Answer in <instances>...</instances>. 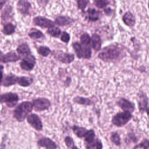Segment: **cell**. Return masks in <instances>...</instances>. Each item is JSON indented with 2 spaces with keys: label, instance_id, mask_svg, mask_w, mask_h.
Listing matches in <instances>:
<instances>
[{
  "label": "cell",
  "instance_id": "obj_28",
  "mask_svg": "<svg viewBox=\"0 0 149 149\" xmlns=\"http://www.w3.org/2000/svg\"><path fill=\"white\" fill-rule=\"evenodd\" d=\"M37 51L40 55L43 57H47L52 53L51 49L45 45L39 46L37 49Z\"/></svg>",
  "mask_w": 149,
  "mask_h": 149
},
{
  "label": "cell",
  "instance_id": "obj_49",
  "mask_svg": "<svg viewBox=\"0 0 149 149\" xmlns=\"http://www.w3.org/2000/svg\"><path fill=\"white\" fill-rule=\"evenodd\" d=\"M4 148H5V147H3V148H1V149H3Z\"/></svg>",
  "mask_w": 149,
  "mask_h": 149
},
{
  "label": "cell",
  "instance_id": "obj_9",
  "mask_svg": "<svg viewBox=\"0 0 149 149\" xmlns=\"http://www.w3.org/2000/svg\"><path fill=\"white\" fill-rule=\"evenodd\" d=\"M137 102L139 111L141 113L146 112L148 105V98L143 90H140L137 94Z\"/></svg>",
  "mask_w": 149,
  "mask_h": 149
},
{
  "label": "cell",
  "instance_id": "obj_1",
  "mask_svg": "<svg viewBox=\"0 0 149 149\" xmlns=\"http://www.w3.org/2000/svg\"><path fill=\"white\" fill-rule=\"evenodd\" d=\"M124 56L123 49L114 44L104 48L98 54V58L105 62H114L121 60Z\"/></svg>",
  "mask_w": 149,
  "mask_h": 149
},
{
  "label": "cell",
  "instance_id": "obj_41",
  "mask_svg": "<svg viewBox=\"0 0 149 149\" xmlns=\"http://www.w3.org/2000/svg\"><path fill=\"white\" fill-rule=\"evenodd\" d=\"M3 70L4 67L2 64H0V85H1L2 81L3 79Z\"/></svg>",
  "mask_w": 149,
  "mask_h": 149
},
{
  "label": "cell",
  "instance_id": "obj_14",
  "mask_svg": "<svg viewBox=\"0 0 149 149\" xmlns=\"http://www.w3.org/2000/svg\"><path fill=\"white\" fill-rule=\"evenodd\" d=\"M37 144L40 147L45 149H57L58 146L56 143L51 139L44 137L40 139L37 141Z\"/></svg>",
  "mask_w": 149,
  "mask_h": 149
},
{
  "label": "cell",
  "instance_id": "obj_45",
  "mask_svg": "<svg viewBox=\"0 0 149 149\" xmlns=\"http://www.w3.org/2000/svg\"><path fill=\"white\" fill-rule=\"evenodd\" d=\"M70 149H79V148L77 147V146H76V145H74Z\"/></svg>",
  "mask_w": 149,
  "mask_h": 149
},
{
  "label": "cell",
  "instance_id": "obj_13",
  "mask_svg": "<svg viewBox=\"0 0 149 149\" xmlns=\"http://www.w3.org/2000/svg\"><path fill=\"white\" fill-rule=\"evenodd\" d=\"M31 7V3L27 0H19L16 3L17 10L24 16L29 15Z\"/></svg>",
  "mask_w": 149,
  "mask_h": 149
},
{
  "label": "cell",
  "instance_id": "obj_15",
  "mask_svg": "<svg viewBox=\"0 0 149 149\" xmlns=\"http://www.w3.org/2000/svg\"><path fill=\"white\" fill-rule=\"evenodd\" d=\"M20 59L21 57L17 54H16L14 51H11L5 54H3L0 59V62L5 63L9 62H15L18 61Z\"/></svg>",
  "mask_w": 149,
  "mask_h": 149
},
{
  "label": "cell",
  "instance_id": "obj_37",
  "mask_svg": "<svg viewBox=\"0 0 149 149\" xmlns=\"http://www.w3.org/2000/svg\"><path fill=\"white\" fill-rule=\"evenodd\" d=\"M64 142L65 145L66 146V147L69 148H71L74 145H75L74 144V141L73 140V139H72V137H71L69 136H66L65 138H64Z\"/></svg>",
  "mask_w": 149,
  "mask_h": 149
},
{
  "label": "cell",
  "instance_id": "obj_21",
  "mask_svg": "<svg viewBox=\"0 0 149 149\" xmlns=\"http://www.w3.org/2000/svg\"><path fill=\"white\" fill-rule=\"evenodd\" d=\"M122 20L126 25L130 27L134 26L136 23L134 16L130 12H126L123 15Z\"/></svg>",
  "mask_w": 149,
  "mask_h": 149
},
{
  "label": "cell",
  "instance_id": "obj_43",
  "mask_svg": "<svg viewBox=\"0 0 149 149\" xmlns=\"http://www.w3.org/2000/svg\"><path fill=\"white\" fill-rule=\"evenodd\" d=\"M104 11L105 12V13L107 14H109L110 12H111V9L110 8H107V9H104Z\"/></svg>",
  "mask_w": 149,
  "mask_h": 149
},
{
  "label": "cell",
  "instance_id": "obj_2",
  "mask_svg": "<svg viewBox=\"0 0 149 149\" xmlns=\"http://www.w3.org/2000/svg\"><path fill=\"white\" fill-rule=\"evenodd\" d=\"M33 107L32 102L23 101L19 104L13 111V117L15 119L22 122L26 119L29 114L33 111Z\"/></svg>",
  "mask_w": 149,
  "mask_h": 149
},
{
  "label": "cell",
  "instance_id": "obj_48",
  "mask_svg": "<svg viewBox=\"0 0 149 149\" xmlns=\"http://www.w3.org/2000/svg\"><path fill=\"white\" fill-rule=\"evenodd\" d=\"M148 9H149V2H148Z\"/></svg>",
  "mask_w": 149,
  "mask_h": 149
},
{
  "label": "cell",
  "instance_id": "obj_10",
  "mask_svg": "<svg viewBox=\"0 0 149 149\" xmlns=\"http://www.w3.org/2000/svg\"><path fill=\"white\" fill-rule=\"evenodd\" d=\"M28 123L35 130L40 131L42 129L43 125L40 118L36 113H30L26 118Z\"/></svg>",
  "mask_w": 149,
  "mask_h": 149
},
{
  "label": "cell",
  "instance_id": "obj_4",
  "mask_svg": "<svg viewBox=\"0 0 149 149\" xmlns=\"http://www.w3.org/2000/svg\"><path fill=\"white\" fill-rule=\"evenodd\" d=\"M19 100V95L15 93L10 92L0 94V104L5 103L9 108L15 107Z\"/></svg>",
  "mask_w": 149,
  "mask_h": 149
},
{
  "label": "cell",
  "instance_id": "obj_27",
  "mask_svg": "<svg viewBox=\"0 0 149 149\" xmlns=\"http://www.w3.org/2000/svg\"><path fill=\"white\" fill-rule=\"evenodd\" d=\"M88 17L90 21L95 22L99 19L100 13L98 11L93 8H89L87 10Z\"/></svg>",
  "mask_w": 149,
  "mask_h": 149
},
{
  "label": "cell",
  "instance_id": "obj_38",
  "mask_svg": "<svg viewBox=\"0 0 149 149\" xmlns=\"http://www.w3.org/2000/svg\"><path fill=\"white\" fill-rule=\"evenodd\" d=\"M89 0H77V8L81 10H84L87 6Z\"/></svg>",
  "mask_w": 149,
  "mask_h": 149
},
{
  "label": "cell",
  "instance_id": "obj_42",
  "mask_svg": "<svg viewBox=\"0 0 149 149\" xmlns=\"http://www.w3.org/2000/svg\"><path fill=\"white\" fill-rule=\"evenodd\" d=\"M8 0H0V11L2 10L3 8L6 4Z\"/></svg>",
  "mask_w": 149,
  "mask_h": 149
},
{
  "label": "cell",
  "instance_id": "obj_40",
  "mask_svg": "<svg viewBox=\"0 0 149 149\" xmlns=\"http://www.w3.org/2000/svg\"><path fill=\"white\" fill-rule=\"evenodd\" d=\"M126 139H127V141H129L130 139L131 141L134 143H136L138 141V139L137 138V137L135 136L134 133H128L127 135Z\"/></svg>",
  "mask_w": 149,
  "mask_h": 149
},
{
  "label": "cell",
  "instance_id": "obj_5",
  "mask_svg": "<svg viewBox=\"0 0 149 149\" xmlns=\"http://www.w3.org/2000/svg\"><path fill=\"white\" fill-rule=\"evenodd\" d=\"M33 109L36 111H44L48 109L51 106V103L50 101L44 97L37 98L32 101Z\"/></svg>",
  "mask_w": 149,
  "mask_h": 149
},
{
  "label": "cell",
  "instance_id": "obj_7",
  "mask_svg": "<svg viewBox=\"0 0 149 149\" xmlns=\"http://www.w3.org/2000/svg\"><path fill=\"white\" fill-rule=\"evenodd\" d=\"M32 22L33 24L43 29H49L55 26V22L48 18L42 16H37L33 17Z\"/></svg>",
  "mask_w": 149,
  "mask_h": 149
},
{
  "label": "cell",
  "instance_id": "obj_36",
  "mask_svg": "<svg viewBox=\"0 0 149 149\" xmlns=\"http://www.w3.org/2000/svg\"><path fill=\"white\" fill-rule=\"evenodd\" d=\"M94 5L98 8H104L109 3V0H94Z\"/></svg>",
  "mask_w": 149,
  "mask_h": 149
},
{
  "label": "cell",
  "instance_id": "obj_33",
  "mask_svg": "<svg viewBox=\"0 0 149 149\" xmlns=\"http://www.w3.org/2000/svg\"><path fill=\"white\" fill-rule=\"evenodd\" d=\"M132 149H149V140L144 139L140 143L136 144Z\"/></svg>",
  "mask_w": 149,
  "mask_h": 149
},
{
  "label": "cell",
  "instance_id": "obj_18",
  "mask_svg": "<svg viewBox=\"0 0 149 149\" xmlns=\"http://www.w3.org/2000/svg\"><path fill=\"white\" fill-rule=\"evenodd\" d=\"M73 101L76 104L84 106H90L95 102L94 100H93L91 98L84 97L79 95L75 96L73 99Z\"/></svg>",
  "mask_w": 149,
  "mask_h": 149
},
{
  "label": "cell",
  "instance_id": "obj_22",
  "mask_svg": "<svg viewBox=\"0 0 149 149\" xmlns=\"http://www.w3.org/2000/svg\"><path fill=\"white\" fill-rule=\"evenodd\" d=\"M16 27L15 24H12L11 22H8L3 24L1 31L5 36H10L15 33Z\"/></svg>",
  "mask_w": 149,
  "mask_h": 149
},
{
  "label": "cell",
  "instance_id": "obj_16",
  "mask_svg": "<svg viewBox=\"0 0 149 149\" xmlns=\"http://www.w3.org/2000/svg\"><path fill=\"white\" fill-rule=\"evenodd\" d=\"M18 76L13 74H9L3 77L1 85L4 87H9L17 84Z\"/></svg>",
  "mask_w": 149,
  "mask_h": 149
},
{
  "label": "cell",
  "instance_id": "obj_8",
  "mask_svg": "<svg viewBox=\"0 0 149 149\" xmlns=\"http://www.w3.org/2000/svg\"><path fill=\"white\" fill-rule=\"evenodd\" d=\"M36 63V57L30 54L28 56L23 57L20 62V66L22 70L26 71H31Z\"/></svg>",
  "mask_w": 149,
  "mask_h": 149
},
{
  "label": "cell",
  "instance_id": "obj_26",
  "mask_svg": "<svg viewBox=\"0 0 149 149\" xmlns=\"http://www.w3.org/2000/svg\"><path fill=\"white\" fill-rule=\"evenodd\" d=\"M33 81V79L28 76H18L17 84L20 86L26 87L30 86Z\"/></svg>",
  "mask_w": 149,
  "mask_h": 149
},
{
  "label": "cell",
  "instance_id": "obj_20",
  "mask_svg": "<svg viewBox=\"0 0 149 149\" xmlns=\"http://www.w3.org/2000/svg\"><path fill=\"white\" fill-rule=\"evenodd\" d=\"M28 36L31 39L34 40L42 39L45 37V35L41 31L34 27L31 28L29 30Z\"/></svg>",
  "mask_w": 149,
  "mask_h": 149
},
{
  "label": "cell",
  "instance_id": "obj_6",
  "mask_svg": "<svg viewBox=\"0 0 149 149\" xmlns=\"http://www.w3.org/2000/svg\"><path fill=\"white\" fill-rule=\"evenodd\" d=\"M53 55L56 60L65 64H69L74 60V55L73 54L65 52L62 51H55Z\"/></svg>",
  "mask_w": 149,
  "mask_h": 149
},
{
  "label": "cell",
  "instance_id": "obj_31",
  "mask_svg": "<svg viewBox=\"0 0 149 149\" xmlns=\"http://www.w3.org/2000/svg\"><path fill=\"white\" fill-rule=\"evenodd\" d=\"M46 33L50 36L54 38H58L61 34V30L58 27H52L48 29Z\"/></svg>",
  "mask_w": 149,
  "mask_h": 149
},
{
  "label": "cell",
  "instance_id": "obj_39",
  "mask_svg": "<svg viewBox=\"0 0 149 149\" xmlns=\"http://www.w3.org/2000/svg\"><path fill=\"white\" fill-rule=\"evenodd\" d=\"M60 39L62 42L68 44L70 40V35L66 31H63L61 34Z\"/></svg>",
  "mask_w": 149,
  "mask_h": 149
},
{
  "label": "cell",
  "instance_id": "obj_29",
  "mask_svg": "<svg viewBox=\"0 0 149 149\" xmlns=\"http://www.w3.org/2000/svg\"><path fill=\"white\" fill-rule=\"evenodd\" d=\"M109 140L116 146H120L121 145V139L117 132H113L111 133Z\"/></svg>",
  "mask_w": 149,
  "mask_h": 149
},
{
  "label": "cell",
  "instance_id": "obj_23",
  "mask_svg": "<svg viewBox=\"0 0 149 149\" xmlns=\"http://www.w3.org/2000/svg\"><path fill=\"white\" fill-rule=\"evenodd\" d=\"M85 144L86 149H103L102 143L101 140L97 137L91 142Z\"/></svg>",
  "mask_w": 149,
  "mask_h": 149
},
{
  "label": "cell",
  "instance_id": "obj_46",
  "mask_svg": "<svg viewBox=\"0 0 149 149\" xmlns=\"http://www.w3.org/2000/svg\"><path fill=\"white\" fill-rule=\"evenodd\" d=\"M3 55V53L2 51L0 49V59H1V58H2V56Z\"/></svg>",
  "mask_w": 149,
  "mask_h": 149
},
{
  "label": "cell",
  "instance_id": "obj_34",
  "mask_svg": "<svg viewBox=\"0 0 149 149\" xmlns=\"http://www.w3.org/2000/svg\"><path fill=\"white\" fill-rule=\"evenodd\" d=\"M91 49L90 45L83 46V58L89 59L91 57Z\"/></svg>",
  "mask_w": 149,
  "mask_h": 149
},
{
  "label": "cell",
  "instance_id": "obj_44",
  "mask_svg": "<svg viewBox=\"0 0 149 149\" xmlns=\"http://www.w3.org/2000/svg\"><path fill=\"white\" fill-rule=\"evenodd\" d=\"M146 112L147 115L149 116V107H148L147 108V109H146Z\"/></svg>",
  "mask_w": 149,
  "mask_h": 149
},
{
  "label": "cell",
  "instance_id": "obj_47",
  "mask_svg": "<svg viewBox=\"0 0 149 149\" xmlns=\"http://www.w3.org/2000/svg\"><path fill=\"white\" fill-rule=\"evenodd\" d=\"M1 123H2V122H1V120H0V125H1Z\"/></svg>",
  "mask_w": 149,
  "mask_h": 149
},
{
  "label": "cell",
  "instance_id": "obj_24",
  "mask_svg": "<svg viewBox=\"0 0 149 149\" xmlns=\"http://www.w3.org/2000/svg\"><path fill=\"white\" fill-rule=\"evenodd\" d=\"M91 47L95 51H98L101 48V40L99 35L93 34L91 38Z\"/></svg>",
  "mask_w": 149,
  "mask_h": 149
},
{
  "label": "cell",
  "instance_id": "obj_19",
  "mask_svg": "<svg viewBox=\"0 0 149 149\" xmlns=\"http://www.w3.org/2000/svg\"><path fill=\"white\" fill-rule=\"evenodd\" d=\"M55 24L59 26H66L72 24L73 20L66 16H58L55 19Z\"/></svg>",
  "mask_w": 149,
  "mask_h": 149
},
{
  "label": "cell",
  "instance_id": "obj_11",
  "mask_svg": "<svg viewBox=\"0 0 149 149\" xmlns=\"http://www.w3.org/2000/svg\"><path fill=\"white\" fill-rule=\"evenodd\" d=\"M116 104L124 111H129L133 113L135 109L134 104L123 97L118 99L116 101Z\"/></svg>",
  "mask_w": 149,
  "mask_h": 149
},
{
  "label": "cell",
  "instance_id": "obj_25",
  "mask_svg": "<svg viewBox=\"0 0 149 149\" xmlns=\"http://www.w3.org/2000/svg\"><path fill=\"white\" fill-rule=\"evenodd\" d=\"M73 133L79 138L82 139L84 137L88 129H87L86 127L79 126L78 125H73L71 127Z\"/></svg>",
  "mask_w": 149,
  "mask_h": 149
},
{
  "label": "cell",
  "instance_id": "obj_30",
  "mask_svg": "<svg viewBox=\"0 0 149 149\" xmlns=\"http://www.w3.org/2000/svg\"><path fill=\"white\" fill-rule=\"evenodd\" d=\"M96 138V134L95 133V131L94 129H89L87 130L84 139V141L85 143H88L89 142H91L93 140H94Z\"/></svg>",
  "mask_w": 149,
  "mask_h": 149
},
{
  "label": "cell",
  "instance_id": "obj_12",
  "mask_svg": "<svg viewBox=\"0 0 149 149\" xmlns=\"http://www.w3.org/2000/svg\"><path fill=\"white\" fill-rule=\"evenodd\" d=\"M13 15V7L10 5H7L5 8L2 9L1 13V23L2 24H4L9 22V21H12Z\"/></svg>",
  "mask_w": 149,
  "mask_h": 149
},
{
  "label": "cell",
  "instance_id": "obj_35",
  "mask_svg": "<svg viewBox=\"0 0 149 149\" xmlns=\"http://www.w3.org/2000/svg\"><path fill=\"white\" fill-rule=\"evenodd\" d=\"M80 42L83 46L90 45L91 42V38L88 34L84 33L82 34L80 37Z\"/></svg>",
  "mask_w": 149,
  "mask_h": 149
},
{
  "label": "cell",
  "instance_id": "obj_3",
  "mask_svg": "<svg viewBox=\"0 0 149 149\" xmlns=\"http://www.w3.org/2000/svg\"><path fill=\"white\" fill-rule=\"evenodd\" d=\"M133 118L132 113L129 111L119 112L114 115L111 119L113 125L118 127H122L125 126Z\"/></svg>",
  "mask_w": 149,
  "mask_h": 149
},
{
  "label": "cell",
  "instance_id": "obj_32",
  "mask_svg": "<svg viewBox=\"0 0 149 149\" xmlns=\"http://www.w3.org/2000/svg\"><path fill=\"white\" fill-rule=\"evenodd\" d=\"M72 47L77 57L79 59L83 58V48L80 44L77 42H74L72 44Z\"/></svg>",
  "mask_w": 149,
  "mask_h": 149
},
{
  "label": "cell",
  "instance_id": "obj_17",
  "mask_svg": "<svg viewBox=\"0 0 149 149\" xmlns=\"http://www.w3.org/2000/svg\"><path fill=\"white\" fill-rule=\"evenodd\" d=\"M16 52L20 57H24L31 54L29 45L25 42L19 44L16 48Z\"/></svg>",
  "mask_w": 149,
  "mask_h": 149
}]
</instances>
